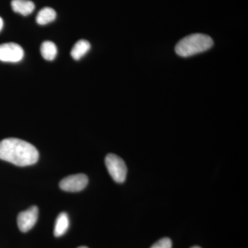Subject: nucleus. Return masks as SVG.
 <instances>
[{
	"mask_svg": "<svg viewBox=\"0 0 248 248\" xmlns=\"http://www.w3.org/2000/svg\"><path fill=\"white\" fill-rule=\"evenodd\" d=\"M191 248H201L200 247H199V246H194V247Z\"/></svg>",
	"mask_w": 248,
	"mask_h": 248,
	"instance_id": "obj_14",
	"label": "nucleus"
},
{
	"mask_svg": "<svg viewBox=\"0 0 248 248\" xmlns=\"http://www.w3.org/2000/svg\"><path fill=\"white\" fill-rule=\"evenodd\" d=\"M41 53L42 57L48 61H52L56 58L58 48L56 45L50 41H46L41 46Z\"/></svg>",
	"mask_w": 248,
	"mask_h": 248,
	"instance_id": "obj_11",
	"label": "nucleus"
},
{
	"mask_svg": "<svg viewBox=\"0 0 248 248\" xmlns=\"http://www.w3.org/2000/svg\"><path fill=\"white\" fill-rule=\"evenodd\" d=\"M91 48V44L88 41L81 40L78 42L73 46L71 50L72 58L76 60H79L83 58Z\"/></svg>",
	"mask_w": 248,
	"mask_h": 248,
	"instance_id": "obj_9",
	"label": "nucleus"
},
{
	"mask_svg": "<svg viewBox=\"0 0 248 248\" xmlns=\"http://www.w3.org/2000/svg\"><path fill=\"white\" fill-rule=\"evenodd\" d=\"M38 208L32 206L25 211L22 212L17 216V226L22 232H27L35 226L38 218Z\"/></svg>",
	"mask_w": 248,
	"mask_h": 248,
	"instance_id": "obj_6",
	"label": "nucleus"
},
{
	"mask_svg": "<svg viewBox=\"0 0 248 248\" xmlns=\"http://www.w3.org/2000/svg\"><path fill=\"white\" fill-rule=\"evenodd\" d=\"M78 248H88L87 247H85V246H81V247H79Z\"/></svg>",
	"mask_w": 248,
	"mask_h": 248,
	"instance_id": "obj_15",
	"label": "nucleus"
},
{
	"mask_svg": "<svg viewBox=\"0 0 248 248\" xmlns=\"http://www.w3.org/2000/svg\"><path fill=\"white\" fill-rule=\"evenodd\" d=\"M213 40L210 36L196 33L187 36L179 41L175 47L176 53L183 58H188L203 53L211 48Z\"/></svg>",
	"mask_w": 248,
	"mask_h": 248,
	"instance_id": "obj_2",
	"label": "nucleus"
},
{
	"mask_svg": "<svg viewBox=\"0 0 248 248\" xmlns=\"http://www.w3.org/2000/svg\"><path fill=\"white\" fill-rule=\"evenodd\" d=\"M0 159L18 166H31L38 161L39 153L29 142L7 138L0 141Z\"/></svg>",
	"mask_w": 248,
	"mask_h": 248,
	"instance_id": "obj_1",
	"label": "nucleus"
},
{
	"mask_svg": "<svg viewBox=\"0 0 248 248\" xmlns=\"http://www.w3.org/2000/svg\"><path fill=\"white\" fill-rule=\"evenodd\" d=\"M56 12L52 8H44L37 14L36 22L40 25H46V24L53 22L56 18Z\"/></svg>",
	"mask_w": 248,
	"mask_h": 248,
	"instance_id": "obj_10",
	"label": "nucleus"
},
{
	"mask_svg": "<svg viewBox=\"0 0 248 248\" xmlns=\"http://www.w3.org/2000/svg\"><path fill=\"white\" fill-rule=\"evenodd\" d=\"M172 241L169 238H163L155 243L151 248H172Z\"/></svg>",
	"mask_w": 248,
	"mask_h": 248,
	"instance_id": "obj_12",
	"label": "nucleus"
},
{
	"mask_svg": "<svg viewBox=\"0 0 248 248\" xmlns=\"http://www.w3.org/2000/svg\"><path fill=\"white\" fill-rule=\"evenodd\" d=\"M69 227V218L66 213H62L59 215L55 221L54 228V235L56 237H60L65 234Z\"/></svg>",
	"mask_w": 248,
	"mask_h": 248,
	"instance_id": "obj_8",
	"label": "nucleus"
},
{
	"mask_svg": "<svg viewBox=\"0 0 248 248\" xmlns=\"http://www.w3.org/2000/svg\"><path fill=\"white\" fill-rule=\"evenodd\" d=\"M105 164L109 174L115 182H125L127 167L122 158L115 154H108L106 156Z\"/></svg>",
	"mask_w": 248,
	"mask_h": 248,
	"instance_id": "obj_3",
	"label": "nucleus"
},
{
	"mask_svg": "<svg viewBox=\"0 0 248 248\" xmlns=\"http://www.w3.org/2000/svg\"><path fill=\"white\" fill-rule=\"evenodd\" d=\"M11 6L14 12L27 16L32 14L35 9V4L29 0H13Z\"/></svg>",
	"mask_w": 248,
	"mask_h": 248,
	"instance_id": "obj_7",
	"label": "nucleus"
},
{
	"mask_svg": "<svg viewBox=\"0 0 248 248\" xmlns=\"http://www.w3.org/2000/svg\"><path fill=\"white\" fill-rule=\"evenodd\" d=\"M22 47L16 43H5L0 45V61L17 63L24 58Z\"/></svg>",
	"mask_w": 248,
	"mask_h": 248,
	"instance_id": "obj_4",
	"label": "nucleus"
},
{
	"mask_svg": "<svg viewBox=\"0 0 248 248\" xmlns=\"http://www.w3.org/2000/svg\"><path fill=\"white\" fill-rule=\"evenodd\" d=\"M3 27H4V21H3L2 18L0 17V32L2 30Z\"/></svg>",
	"mask_w": 248,
	"mask_h": 248,
	"instance_id": "obj_13",
	"label": "nucleus"
},
{
	"mask_svg": "<svg viewBox=\"0 0 248 248\" xmlns=\"http://www.w3.org/2000/svg\"><path fill=\"white\" fill-rule=\"evenodd\" d=\"M88 183L89 179L86 174H74L62 179L60 183V187L62 190L66 192H79L84 190Z\"/></svg>",
	"mask_w": 248,
	"mask_h": 248,
	"instance_id": "obj_5",
	"label": "nucleus"
}]
</instances>
